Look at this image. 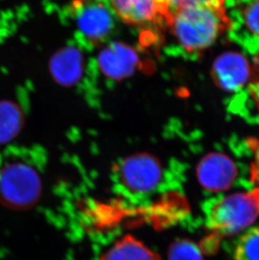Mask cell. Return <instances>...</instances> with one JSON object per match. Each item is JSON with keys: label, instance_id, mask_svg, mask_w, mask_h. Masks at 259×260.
<instances>
[{"label": "cell", "instance_id": "5b68a950", "mask_svg": "<svg viewBox=\"0 0 259 260\" xmlns=\"http://www.w3.org/2000/svg\"><path fill=\"white\" fill-rule=\"evenodd\" d=\"M123 185L137 194H147L156 189L161 178V169L155 157L133 155L123 161L119 169Z\"/></svg>", "mask_w": 259, "mask_h": 260}, {"label": "cell", "instance_id": "9a60e30c", "mask_svg": "<svg viewBox=\"0 0 259 260\" xmlns=\"http://www.w3.org/2000/svg\"><path fill=\"white\" fill-rule=\"evenodd\" d=\"M170 260H203L197 246L189 242H179L172 247Z\"/></svg>", "mask_w": 259, "mask_h": 260}, {"label": "cell", "instance_id": "3957f363", "mask_svg": "<svg viewBox=\"0 0 259 260\" xmlns=\"http://www.w3.org/2000/svg\"><path fill=\"white\" fill-rule=\"evenodd\" d=\"M42 193V180L31 165L22 161L8 162L0 169V203L24 210L34 206Z\"/></svg>", "mask_w": 259, "mask_h": 260}, {"label": "cell", "instance_id": "277c9868", "mask_svg": "<svg viewBox=\"0 0 259 260\" xmlns=\"http://www.w3.org/2000/svg\"><path fill=\"white\" fill-rule=\"evenodd\" d=\"M77 27L92 46L102 44L113 28L111 8L105 0H74Z\"/></svg>", "mask_w": 259, "mask_h": 260}, {"label": "cell", "instance_id": "e0dca14e", "mask_svg": "<svg viewBox=\"0 0 259 260\" xmlns=\"http://www.w3.org/2000/svg\"><path fill=\"white\" fill-rule=\"evenodd\" d=\"M251 172H252V179L259 184V142H257L255 146L254 158L252 164Z\"/></svg>", "mask_w": 259, "mask_h": 260}, {"label": "cell", "instance_id": "4fadbf2b", "mask_svg": "<svg viewBox=\"0 0 259 260\" xmlns=\"http://www.w3.org/2000/svg\"><path fill=\"white\" fill-rule=\"evenodd\" d=\"M164 25L167 19L174 12L186 8L197 6H223L225 0H155Z\"/></svg>", "mask_w": 259, "mask_h": 260}, {"label": "cell", "instance_id": "7c38bea8", "mask_svg": "<svg viewBox=\"0 0 259 260\" xmlns=\"http://www.w3.org/2000/svg\"><path fill=\"white\" fill-rule=\"evenodd\" d=\"M24 115L11 101H0V145L12 142L22 130Z\"/></svg>", "mask_w": 259, "mask_h": 260}, {"label": "cell", "instance_id": "6da1fadb", "mask_svg": "<svg viewBox=\"0 0 259 260\" xmlns=\"http://www.w3.org/2000/svg\"><path fill=\"white\" fill-rule=\"evenodd\" d=\"M179 45L188 53L207 49L232 26L225 5L186 8L172 14L165 22Z\"/></svg>", "mask_w": 259, "mask_h": 260}, {"label": "cell", "instance_id": "30bf717a", "mask_svg": "<svg viewBox=\"0 0 259 260\" xmlns=\"http://www.w3.org/2000/svg\"><path fill=\"white\" fill-rule=\"evenodd\" d=\"M83 55L77 48L64 47L51 58L50 72L53 79L62 86L76 84L83 74Z\"/></svg>", "mask_w": 259, "mask_h": 260}, {"label": "cell", "instance_id": "ba28073f", "mask_svg": "<svg viewBox=\"0 0 259 260\" xmlns=\"http://www.w3.org/2000/svg\"><path fill=\"white\" fill-rule=\"evenodd\" d=\"M199 181L211 191L228 189L236 179L237 166L233 160L222 153H210L204 157L198 165Z\"/></svg>", "mask_w": 259, "mask_h": 260}, {"label": "cell", "instance_id": "7a4b0ae2", "mask_svg": "<svg viewBox=\"0 0 259 260\" xmlns=\"http://www.w3.org/2000/svg\"><path fill=\"white\" fill-rule=\"evenodd\" d=\"M259 216V188L224 197L212 206L208 228L217 235L233 236L251 226Z\"/></svg>", "mask_w": 259, "mask_h": 260}, {"label": "cell", "instance_id": "5bb4252c", "mask_svg": "<svg viewBox=\"0 0 259 260\" xmlns=\"http://www.w3.org/2000/svg\"><path fill=\"white\" fill-rule=\"evenodd\" d=\"M235 260H259V226L245 232L234 252Z\"/></svg>", "mask_w": 259, "mask_h": 260}, {"label": "cell", "instance_id": "9c48e42d", "mask_svg": "<svg viewBox=\"0 0 259 260\" xmlns=\"http://www.w3.org/2000/svg\"><path fill=\"white\" fill-rule=\"evenodd\" d=\"M118 17L127 25L149 27L163 25L155 0H105Z\"/></svg>", "mask_w": 259, "mask_h": 260}, {"label": "cell", "instance_id": "8fae6325", "mask_svg": "<svg viewBox=\"0 0 259 260\" xmlns=\"http://www.w3.org/2000/svg\"><path fill=\"white\" fill-rule=\"evenodd\" d=\"M101 260H160L143 243L131 236H126L115 243Z\"/></svg>", "mask_w": 259, "mask_h": 260}, {"label": "cell", "instance_id": "2e32d148", "mask_svg": "<svg viewBox=\"0 0 259 260\" xmlns=\"http://www.w3.org/2000/svg\"><path fill=\"white\" fill-rule=\"evenodd\" d=\"M241 14L246 28L259 37V0H251L246 4Z\"/></svg>", "mask_w": 259, "mask_h": 260}, {"label": "cell", "instance_id": "52a82bcc", "mask_svg": "<svg viewBox=\"0 0 259 260\" xmlns=\"http://www.w3.org/2000/svg\"><path fill=\"white\" fill-rule=\"evenodd\" d=\"M98 63L105 76L122 80L134 74L139 66L137 51L121 42H111L99 55Z\"/></svg>", "mask_w": 259, "mask_h": 260}, {"label": "cell", "instance_id": "8992f818", "mask_svg": "<svg viewBox=\"0 0 259 260\" xmlns=\"http://www.w3.org/2000/svg\"><path fill=\"white\" fill-rule=\"evenodd\" d=\"M250 75L249 62L238 52H225L220 55L211 69V78L216 86L228 92H236L244 87Z\"/></svg>", "mask_w": 259, "mask_h": 260}]
</instances>
